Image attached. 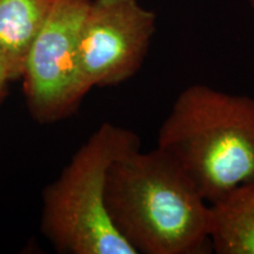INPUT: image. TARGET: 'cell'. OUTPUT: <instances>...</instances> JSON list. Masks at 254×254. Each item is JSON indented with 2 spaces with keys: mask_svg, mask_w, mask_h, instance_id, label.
Returning a JSON list of instances; mask_svg holds the SVG:
<instances>
[{
  "mask_svg": "<svg viewBox=\"0 0 254 254\" xmlns=\"http://www.w3.org/2000/svg\"><path fill=\"white\" fill-rule=\"evenodd\" d=\"M105 202L113 226L138 254L211 252V205L160 148L117 159Z\"/></svg>",
  "mask_w": 254,
  "mask_h": 254,
  "instance_id": "cell-1",
  "label": "cell"
},
{
  "mask_svg": "<svg viewBox=\"0 0 254 254\" xmlns=\"http://www.w3.org/2000/svg\"><path fill=\"white\" fill-rule=\"evenodd\" d=\"M211 243L218 254H254V182L211 205Z\"/></svg>",
  "mask_w": 254,
  "mask_h": 254,
  "instance_id": "cell-7",
  "label": "cell"
},
{
  "mask_svg": "<svg viewBox=\"0 0 254 254\" xmlns=\"http://www.w3.org/2000/svg\"><path fill=\"white\" fill-rule=\"evenodd\" d=\"M154 32V12L138 0H91L78 49L86 93L132 78L141 68Z\"/></svg>",
  "mask_w": 254,
  "mask_h": 254,
  "instance_id": "cell-5",
  "label": "cell"
},
{
  "mask_svg": "<svg viewBox=\"0 0 254 254\" xmlns=\"http://www.w3.org/2000/svg\"><path fill=\"white\" fill-rule=\"evenodd\" d=\"M91 0H55L28 52L23 73L28 110L40 123L74 112L86 94L79 69V37Z\"/></svg>",
  "mask_w": 254,
  "mask_h": 254,
  "instance_id": "cell-4",
  "label": "cell"
},
{
  "mask_svg": "<svg viewBox=\"0 0 254 254\" xmlns=\"http://www.w3.org/2000/svg\"><path fill=\"white\" fill-rule=\"evenodd\" d=\"M13 80L14 78L12 74L11 66H9L6 57L0 52V100L4 98L7 85Z\"/></svg>",
  "mask_w": 254,
  "mask_h": 254,
  "instance_id": "cell-8",
  "label": "cell"
},
{
  "mask_svg": "<svg viewBox=\"0 0 254 254\" xmlns=\"http://www.w3.org/2000/svg\"><path fill=\"white\" fill-rule=\"evenodd\" d=\"M250 1V4H251V6H252V7L254 8V0H249Z\"/></svg>",
  "mask_w": 254,
  "mask_h": 254,
  "instance_id": "cell-9",
  "label": "cell"
},
{
  "mask_svg": "<svg viewBox=\"0 0 254 254\" xmlns=\"http://www.w3.org/2000/svg\"><path fill=\"white\" fill-rule=\"evenodd\" d=\"M140 148L134 132L104 123L43 194L41 231L66 254H138L116 230L105 193L110 167Z\"/></svg>",
  "mask_w": 254,
  "mask_h": 254,
  "instance_id": "cell-3",
  "label": "cell"
},
{
  "mask_svg": "<svg viewBox=\"0 0 254 254\" xmlns=\"http://www.w3.org/2000/svg\"><path fill=\"white\" fill-rule=\"evenodd\" d=\"M55 0H0V52L14 80L23 77L25 63Z\"/></svg>",
  "mask_w": 254,
  "mask_h": 254,
  "instance_id": "cell-6",
  "label": "cell"
},
{
  "mask_svg": "<svg viewBox=\"0 0 254 254\" xmlns=\"http://www.w3.org/2000/svg\"><path fill=\"white\" fill-rule=\"evenodd\" d=\"M157 147L214 204L254 182V98L190 85L161 124Z\"/></svg>",
  "mask_w": 254,
  "mask_h": 254,
  "instance_id": "cell-2",
  "label": "cell"
}]
</instances>
